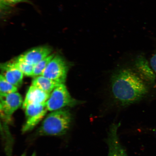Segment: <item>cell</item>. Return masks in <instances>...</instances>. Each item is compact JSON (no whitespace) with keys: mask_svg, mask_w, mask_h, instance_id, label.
Instances as JSON below:
<instances>
[{"mask_svg":"<svg viewBox=\"0 0 156 156\" xmlns=\"http://www.w3.org/2000/svg\"><path fill=\"white\" fill-rule=\"evenodd\" d=\"M68 70V66L65 60L61 56L56 55L51 60L41 76L58 83H64Z\"/></svg>","mask_w":156,"mask_h":156,"instance_id":"277c9868","label":"cell"},{"mask_svg":"<svg viewBox=\"0 0 156 156\" xmlns=\"http://www.w3.org/2000/svg\"><path fill=\"white\" fill-rule=\"evenodd\" d=\"M21 156H26V155H25V154H23L22 155H21Z\"/></svg>","mask_w":156,"mask_h":156,"instance_id":"d6986e66","label":"cell"},{"mask_svg":"<svg viewBox=\"0 0 156 156\" xmlns=\"http://www.w3.org/2000/svg\"><path fill=\"white\" fill-rule=\"evenodd\" d=\"M72 115L69 110L62 108L53 111L45 118L39 129L41 136L63 135L69 128Z\"/></svg>","mask_w":156,"mask_h":156,"instance_id":"7a4b0ae2","label":"cell"},{"mask_svg":"<svg viewBox=\"0 0 156 156\" xmlns=\"http://www.w3.org/2000/svg\"><path fill=\"white\" fill-rule=\"evenodd\" d=\"M1 75L9 83L18 87L22 85L24 74L13 65L12 62L1 64Z\"/></svg>","mask_w":156,"mask_h":156,"instance_id":"9c48e42d","label":"cell"},{"mask_svg":"<svg viewBox=\"0 0 156 156\" xmlns=\"http://www.w3.org/2000/svg\"><path fill=\"white\" fill-rule=\"evenodd\" d=\"M52 51V48L49 46L36 47L21 55L16 60L34 66L51 54Z\"/></svg>","mask_w":156,"mask_h":156,"instance_id":"ba28073f","label":"cell"},{"mask_svg":"<svg viewBox=\"0 0 156 156\" xmlns=\"http://www.w3.org/2000/svg\"><path fill=\"white\" fill-rule=\"evenodd\" d=\"M50 94L44 92L41 90L34 86L31 85L23 101L22 107L24 109L30 104H42L46 103Z\"/></svg>","mask_w":156,"mask_h":156,"instance_id":"8fae6325","label":"cell"},{"mask_svg":"<svg viewBox=\"0 0 156 156\" xmlns=\"http://www.w3.org/2000/svg\"><path fill=\"white\" fill-rule=\"evenodd\" d=\"M134 64L135 71L144 80L150 83L154 82L156 79L155 72L144 56H138Z\"/></svg>","mask_w":156,"mask_h":156,"instance_id":"30bf717a","label":"cell"},{"mask_svg":"<svg viewBox=\"0 0 156 156\" xmlns=\"http://www.w3.org/2000/svg\"><path fill=\"white\" fill-rule=\"evenodd\" d=\"M79 102L72 97L64 83L60 84L50 94L46 105L48 111L53 112Z\"/></svg>","mask_w":156,"mask_h":156,"instance_id":"3957f363","label":"cell"},{"mask_svg":"<svg viewBox=\"0 0 156 156\" xmlns=\"http://www.w3.org/2000/svg\"><path fill=\"white\" fill-rule=\"evenodd\" d=\"M55 55V54H51L35 65L32 77L41 76L48 63Z\"/></svg>","mask_w":156,"mask_h":156,"instance_id":"4fadbf2b","label":"cell"},{"mask_svg":"<svg viewBox=\"0 0 156 156\" xmlns=\"http://www.w3.org/2000/svg\"><path fill=\"white\" fill-rule=\"evenodd\" d=\"M27 0H1V5L2 4L3 7L8 6L15 5L16 4L22 2H26Z\"/></svg>","mask_w":156,"mask_h":156,"instance_id":"2e32d148","label":"cell"},{"mask_svg":"<svg viewBox=\"0 0 156 156\" xmlns=\"http://www.w3.org/2000/svg\"><path fill=\"white\" fill-rule=\"evenodd\" d=\"M110 90L115 102L127 106L141 101L149 89L135 70L121 68L116 70L110 79Z\"/></svg>","mask_w":156,"mask_h":156,"instance_id":"6da1fadb","label":"cell"},{"mask_svg":"<svg viewBox=\"0 0 156 156\" xmlns=\"http://www.w3.org/2000/svg\"><path fill=\"white\" fill-rule=\"evenodd\" d=\"M24 109L26 121L23 127V133L28 132L34 128L45 116L48 111L46 103L28 105Z\"/></svg>","mask_w":156,"mask_h":156,"instance_id":"5b68a950","label":"cell"},{"mask_svg":"<svg viewBox=\"0 0 156 156\" xmlns=\"http://www.w3.org/2000/svg\"><path fill=\"white\" fill-rule=\"evenodd\" d=\"M32 85L42 91L50 94L60 84L43 76L35 77L32 81Z\"/></svg>","mask_w":156,"mask_h":156,"instance_id":"7c38bea8","label":"cell"},{"mask_svg":"<svg viewBox=\"0 0 156 156\" xmlns=\"http://www.w3.org/2000/svg\"><path fill=\"white\" fill-rule=\"evenodd\" d=\"M150 65L155 73H156V52L152 56L150 60Z\"/></svg>","mask_w":156,"mask_h":156,"instance_id":"e0dca14e","label":"cell"},{"mask_svg":"<svg viewBox=\"0 0 156 156\" xmlns=\"http://www.w3.org/2000/svg\"><path fill=\"white\" fill-rule=\"evenodd\" d=\"M31 156H36V154L35 153L33 154Z\"/></svg>","mask_w":156,"mask_h":156,"instance_id":"ac0fdd59","label":"cell"},{"mask_svg":"<svg viewBox=\"0 0 156 156\" xmlns=\"http://www.w3.org/2000/svg\"><path fill=\"white\" fill-rule=\"evenodd\" d=\"M0 95L1 116L5 120H9L15 111L23 105L22 96L17 92Z\"/></svg>","mask_w":156,"mask_h":156,"instance_id":"8992f818","label":"cell"},{"mask_svg":"<svg viewBox=\"0 0 156 156\" xmlns=\"http://www.w3.org/2000/svg\"><path fill=\"white\" fill-rule=\"evenodd\" d=\"M120 126V124L113 123L109 128L106 140L108 156H128L119 138L118 131Z\"/></svg>","mask_w":156,"mask_h":156,"instance_id":"52a82bcc","label":"cell"},{"mask_svg":"<svg viewBox=\"0 0 156 156\" xmlns=\"http://www.w3.org/2000/svg\"><path fill=\"white\" fill-rule=\"evenodd\" d=\"M17 87L8 81L1 74L0 76V95L17 92Z\"/></svg>","mask_w":156,"mask_h":156,"instance_id":"5bb4252c","label":"cell"},{"mask_svg":"<svg viewBox=\"0 0 156 156\" xmlns=\"http://www.w3.org/2000/svg\"><path fill=\"white\" fill-rule=\"evenodd\" d=\"M12 62L13 65L20 70L24 75L27 76H33L34 66L16 59Z\"/></svg>","mask_w":156,"mask_h":156,"instance_id":"9a60e30c","label":"cell"}]
</instances>
